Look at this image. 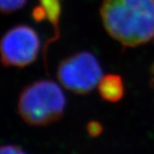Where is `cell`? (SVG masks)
<instances>
[{"label":"cell","mask_w":154,"mask_h":154,"mask_svg":"<svg viewBox=\"0 0 154 154\" xmlns=\"http://www.w3.org/2000/svg\"><path fill=\"white\" fill-rule=\"evenodd\" d=\"M100 15L108 33L124 46L154 38V0H104Z\"/></svg>","instance_id":"obj_1"},{"label":"cell","mask_w":154,"mask_h":154,"mask_svg":"<svg viewBox=\"0 0 154 154\" xmlns=\"http://www.w3.org/2000/svg\"><path fill=\"white\" fill-rule=\"evenodd\" d=\"M65 109V97L55 82L42 80L27 86L20 94L18 111L32 126H44L59 120Z\"/></svg>","instance_id":"obj_2"},{"label":"cell","mask_w":154,"mask_h":154,"mask_svg":"<svg viewBox=\"0 0 154 154\" xmlns=\"http://www.w3.org/2000/svg\"><path fill=\"white\" fill-rule=\"evenodd\" d=\"M60 83L75 94L93 91L102 78V69L97 58L88 51L78 52L62 61L57 69Z\"/></svg>","instance_id":"obj_3"},{"label":"cell","mask_w":154,"mask_h":154,"mask_svg":"<svg viewBox=\"0 0 154 154\" xmlns=\"http://www.w3.org/2000/svg\"><path fill=\"white\" fill-rule=\"evenodd\" d=\"M39 38L36 32L25 25L10 29L1 41V57L5 66L29 65L36 59L39 51Z\"/></svg>","instance_id":"obj_4"},{"label":"cell","mask_w":154,"mask_h":154,"mask_svg":"<svg viewBox=\"0 0 154 154\" xmlns=\"http://www.w3.org/2000/svg\"><path fill=\"white\" fill-rule=\"evenodd\" d=\"M99 94L105 100L116 103L121 100L124 94V86L121 76L107 75L102 77L99 83Z\"/></svg>","instance_id":"obj_5"},{"label":"cell","mask_w":154,"mask_h":154,"mask_svg":"<svg viewBox=\"0 0 154 154\" xmlns=\"http://www.w3.org/2000/svg\"><path fill=\"white\" fill-rule=\"evenodd\" d=\"M39 1H40V5L44 8V10L46 12V16H47L48 20L53 25L54 29H55V37L51 40V42L55 41L56 39L59 37L58 20H59L61 13L59 0H39Z\"/></svg>","instance_id":"obj_6"},{"label":"cell","mask_w":154,"mask_h":154,"mask_svg":"<svg viewBox=\"0 0 154 154\" xmlns=\"http://www.w3.org/2000/svg\"><path fill=\"white\" fill-rule=\"evenodd\" d=\"M27 0H0L1 11L5 14H10L17 11L25 5Z\"/></svg>","instance_id":"obj_7"},{"label":"cell","mask_w":154,"mask_h":154,"mask_svg":"<svg viewBox=\"0 0 154 154\" xmlns=\"http://www.w3.org/2000/svg\"><path fill=\"white\" fill-rule=\"evenodd\" d=\"M88 134L93 136V137H97L103 131V127L99 123V122L92 121L88 124Z\"/></svg>","instance_id":"obj_8"},{"label":"cell","mask_w":154,"mask_h":154,"mask_svg":"<svg viewBox=\"0 0 154 154\" xmlns=\"http://www.w3.org/2000/svg\"><path fill=\"white\" fill-rule=\"evenodd\" d=\"M1 154H23L25 152L19 146L14 145H6L1 147Z\"/></svg>","instance_id":"obj_9"},{"label":"cell","mask_w":154,"mask_h":154,"mask_svg":"<svg viewBox=\"0 0 154 154\" xmlns=\"http://www.w3.org/2000/svg\"><path fill=\"white\" fill-rule=\"evenodd\" d=\"M33 19L37 22H40L43 21L45 17H47L46 16V12L44 10V8L42 6H37L34 10L33 11Z\"/></svg>","instance_id":"obj_10"},{"label":"cell","mask_w":154,"mask_h":154,"mask_svg":"<svg viewBox=\"0 0 154 154\" xmlns=\"http://www.w3.org/2000/svg\"><path fill=\"white\" fill-rule=\"evenodd\" d=\"M152 74H154V64L152 66Z\"/></svg>","instance_id":"obj_11"}]
</instances>
